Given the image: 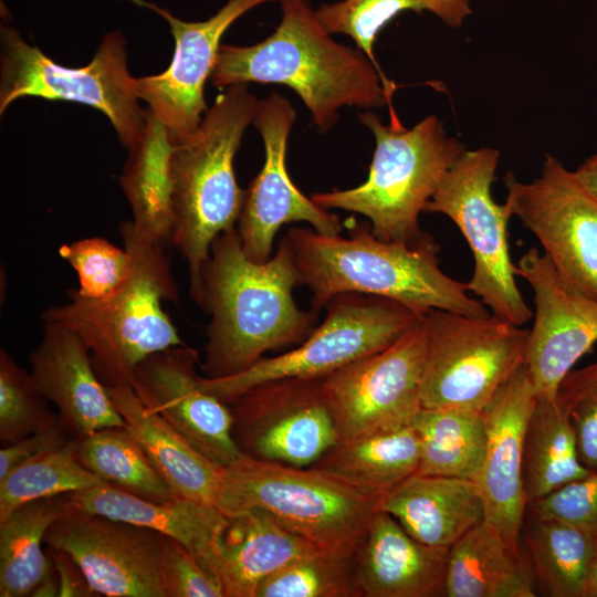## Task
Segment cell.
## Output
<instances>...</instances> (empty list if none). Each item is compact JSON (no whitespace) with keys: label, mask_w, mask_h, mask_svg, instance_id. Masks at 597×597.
<instances>
[{"label":"cell","mask_w":597,"mask_h":597,"mask_svg":"<svg viewBox=\"0 0 597 597\" xmlns=\"http://www.w3.org/2000/svg\"><path fill=\"white\" fill-rule=\"evenodd\" d=\"M423 324L422 407L481 412L524 363L528 329L493 314L430 310Z\"/></svg>","instance_id":"10"},{"label":"cell","mask_w":597,"mask_h":597,"mask_svg":"<svg viewBox=\"0 0 597 597\" xmlns=\"http://www.w3.org/2000/svg\"><path fill=\"white\" fill-rule=\"evenodd\" d=\"M532 513L555 517L597 533V470L528 503Z\"/></svg>","instance_id":"42"},{"label":"cell","mask_w":597,"mask_h":597,"mask_svg":"<svg viewBox=\"0 0 597 597\" xmlns=\"http://www.w3.org/2000/svg\"><path fill=\"white\" fill-rule=\"evenodd\" d=\"M228 515L260 509L318 547L358 546L383 500L313 468L242 454L226 467Z\"/></svg>","instance_id":"7"},{"label":"cell","mask_w":597,"mask_h":597,"mask_svg":"<svg viewBox=\"0 0 597 597\" xmlns=\"http://www.w3.org/2000/svg\"><path fill=\"white\" fill-rule=\"evenodd\" d=\"M70 432L61 422L52 428L38 431L0 450V479L18 465L51 451L70 438Z\"/></svg>","instance_id":"43"},{"label":"cell","mask_w":597,"mask_h":597,"mask_svg":"<svg viewBox=\"0 0 597 597\" xmlns=\"http://www.w3.org/2000/svg\"><path fill=\"white\" fill-rule=\"evenodd\" d=\"M358 546L318 547L268 577L255 597H357Z\"/></svg>","instance_id":"36"},{"label":"cell","mask_w":597,"mask_h":597,"mask_svg":"<svg viewBox=\"0 0 597 597\" xmlns=\"http://www.w3.org/2000/svg\"><path fill=\"white\" fill-rule=\"evenodd\" d=\"M556 402L574 430L582 463L597 470V362L572 369L558 387Z\"/></svg>","instance_id":"40"},{"label":"cell","mask_w":597,"mask_h":597,"mask_svg":"<svg viewBox=\"0 0 597 597\" xmlns=\"http://www.w3.org/2000/svg\"><path fill=\"white\" fill-rule=\"evenodd\" d=\"M258 102L247 83L226 87L197 130L175 144L171 244L187 262L189 292L198 304L211 244L235 228L242 211L245 190L237 182L233 159Z\"/></svg>","instance_id":"5"},{"label":"cell","mask_w":597,"mask_h":597,"mask_svg":"<svg viewBox=\"0 0 597 597\" xmlns=\"http://www.w3.org/2000/svg\"><path fill=\"white\" fill-rule=\"evenodd\" d=\"M30 365L36 388L76 437L126 426L94 370L87 347L73 332L44 325L39 345L30 353Z\"/></svg>","instance_id":"21"},{"label":"cell","mask_w":597,"mask_h":597,"mask_svg":"<svg viewBox=\"0 0 597 597\" xmlns=\"http://www.w3.org/2000/svg\"><path fill=\"white\" fill-rule=\"evenodd\" d=\"M282 19L250 46L220 45L210 76L219 88L250 82L283 84L301 97L321 132L345 105L379 107L391 88L360 50L335 42L305 0H281Z\"/></svg>","instance_id":"3"},{"label":"cell","mask_w":597,"mask_h":597,"mask_svg":"<svg viewBox=\"0 0 597 597\" xmlns=\"http://www.w3.org/2000/svg\"><path fill=\"white\" fill-rule=\"evenodd\" d=\"M119 232L133 259L125 283L102 298H86L71 289L67 303L41 315L44 325L64 327L82 339L106 387L132 386L145 358L186 345L161 305L179 298L165 244L145 238L132 221L123 222Z\"/></svg>","instance_id":"4"},{"label":"cell","mask_w":597,"mask_h":597,"mask_svg":"<svg viewBox=\"0 0 597 597\" xmlns=\"http://www.w3.org/2000/svg\"><path fill=\"white\" fill-rule=\"evenodd\" d=\"M405 10L421 12L426 7L421 0H343L322 4L315 15L329 34L349 35L377 66L374 55L376 35Z\"/></svg>","instance_id":"39"},{"label":"cell","mask_w":597,"mask_h":597,"mask_svg":"<svg viewBox=\"0 0 597 597\" xmlns=\"http://www.w3.org/2000/svg\"><path fill=\"white\" fill-rule=\"evenodd\" d=\"M161 15L175 39V53L168 69L157 75L134 77L139 100L167 128L175 144L197 130L208 109L203 98L227 29L250 9L270 0H230L206 21L188 22L145 0H133Z\"/></svg>","instance_id":"18"},{"label":"cell","mask_w":597,"mask_h":597,"mask_svg":"<svg viewBox=\"0 0 597 597\" xmlns=\"http://www.w3.org/2000/svg\"><path fill=\"white\" fill-rule=\"evenodd\" d=\"M429 10L444 24L459 28L464 19L471 13L469 0H421Z\"/></svg>","instance_id":"45"},{"label":"cell","mask_w":597,"mask_h":597,"mask_svg":"<svg viewBox=\"0 0 597 597\" xmlns=\"http://www.w3.org/2000/svg\"><path fill=\"white\" fill-rule=\"evenodd\" d=\"M0 40V114L27 96L75 102L104 113L128 150L142 140L147 111L139 105L121 32H108L81 67L55 63L13 28L2 25Z\"/></svg>","instance_id":"8"},{"label":"cell","mask_w":597,"mask_h":597,"mask_svg":"<svg viewBox=\"0 0 597 597\" xmlns=\"http://www.w3.org/2000/svg\"><path fill=\"white\" fill-rule=\"evenodd\" d=\"M48 553L53 561L59 580V597H88L95 596L80 566L62 549L48 547Z\"/></svg>","instance_id":"44"},{"label":"cell","mask_w":597,"mask_h":597,"mask_svg":"<svg viewBox=\"0 0 597 597\" xmlns=\"http://www.w3.org/2000/svg\"><path fill=\"white\" fill-rule=\"evenodd\" d=\"M585 597H597V546L589 567Z\"/></svg>","instance_id":"48"},{"label":"cell","mask_w":597,"mask_h":597,"mask_svg":"<svg viewBox=\"0 0 597 597\" xmlns=\"http://www.w3.org/2000/svg\"><path fill=\"white\" fill-rule=\"evenodd\" d=\"M242 454L306 468L338 441L323 377H286L259 384L228 404Z\"/></svg>","instance_id":"13"},{"label":"cell","mask_w":597,"mask_h":597,"mask_svg":"<svg viewBox=\"0 0 597 597\" xmlns=\"http://www.w3.org/2000/svg\"><path fill=\"white\" fill-rule=\"evenodd\" d=\"M380 511L390 514L417 541L450 548L485 520L475 481L415 473L391 491Z\"/></svg>","instance_id":"25"},{"label":"cell","mask_w":597,"mask_h":597,"mask_svg":"<svg viewBox=\"0 0 597 597\" xmlns=\"http://www.w3.org/2000/svg\"><path fill=\"white\" fill-rule=\"evenodd\" d=\"M175 143L167 128L147 109L142 140L129 150L119 178L133 211V224L145 238L171 243L172 180Z\"/></svg>","instance_id":"29"},{"label":"cell","mask_w":597,"mask_h":597,"mask_svg":"<svg viewBox=\"0 0 597 597\" xmlns=\"http://www.w3.org/2000/svg\"><path fill=\"white\" fill-rule=\"evenodd\" d=\"M31 374L20 368L8 352L0 350V440L9 444L60 422Z\"/></svg>","instance_id":"37"},{"label":"cell","mask_w":597,"mask_h":597,"mask_svg":"<svg viewBox=\"0 0 597 597\" xmlns=\"http://www.w3.org/2000/svg\"><path fill=\"white\" fill-rule=\"evenodd\" d=\"M60 594L57 576L54 570L46 576L32 593V597H56Z\"/></svg>","instance_id":"47"},{"label":"cell","mask_w":597,"mask_h":597,"mask_svg":"<svg viewBox=\"0 0 597 597\" xmlns=\"http://www.w3.org/2000/svg\"><path fill=\"white\" fill-rule=\"evenodd\" d=\"M72 509L66 494L15 507L0 520V596H31L54 570L42 542L50 526Z\"/></svg>","instance_id":"31"},{"label":"cell","mask_w":597,"mask_h":597,"mask_svg":"<svg viewBox=\"0 0 597 597\" xmlns=\"http://www.w3.org/2000/svg\"><path fill=\"white\" fill-rule=\"evenodd\" d=\"M423 317L388 347L323 377L339 441L412 426L422 408Z\"/></svg>","instance_id":"14"},{"label":"cell","mask_w":597,"mask_h":597,"mask_svg":"<svg viewBox=\"0 0 597 597\" xmlns=\"http://www.w3.org/2000/svg\"><path fill=\"white\" fill-rule=\"evenodd\" d=\"M503 184L512 217L535 235L558 274L597 300V198L549 154L540 177L524 182L507 171Z\"/></svg>","instance_id":"12"},{"label":"cell","mask_w":597,"mask_h":597,"mask_svg":"<svg viewBox=\"0 0 597 597\" xmlns=\"http://www.w3.org/2000/svg\"><path fill=\"white\" fill-rule=\"evenodd\" d=\"M284 238L316 313L338 294L362 293L392 300L420 316L430 310L491 314L469 295L467 283L441 270L440 248L428 233L412 243L385 241L373 233L370 223L362 222L352 227L348 238L308 228H292Z\"/></svg>","instance_id":"2"},{"label":"cell","mask_w":597,"mask_h":597,"mask_svg":"<svg viewBox=\"0 0 597 597\" xmlns=\"http://www.w3.org/2000/svg\"><path fill=\"white\" fill-rule=\"evenodd\" d=\"M165 537L72 507L50 526L44 543L73 558L95 595L167 597L161 574Z\"/></svg>","instance_id":"15"},{"label":"cell","mask_w":597,"mask_h":597,"mask_svg":"<svg viewBox=\"0 0 597 597\" xmlns=\"http://www.w3.org/2000/svg\"><path fill=\"white\" fill-rule=\"evenodd\" d=\"M412 427L420 443L418 474L454 476L476 482L486 441L481 412L422 407Z\"/></svg>","instance_id":"33"},{"label":"cell","mask_w":597,"mask_h":597,"mask_svg":"<svg viewBox=\"0 0 597 597\" xmlns=\"http://www.w3.org/2000/svg\"><path fill=\"white\" fill-rule=\"evenodd\" d=\"M161 574L167 597H224L223 587L201 557L165 537Z\"/></svg>","instance_id":"41"},{"label":"cell","mask_w":597,"mask_h":597,"mask_svg":"<svg viewBox=\"0 0 597 597\" xmlns=\"http://www.w3.org/2000/svg\"><path fill=\"white\" fill-rule=\"evenodd\" d=\"M101 482L105 481L80 462L75 436L0 479V520L27 502L85 490Z\"/></svg>","instance_id":"35"},{"label":"cell","mask_w":597,"mask_h":597,"mask_svg":"<svg viewBox=\"0 0 597 597\" xmlns=\"http://www.w3.org/2000/svg\"><path fill=\"white\" fill-rule=\"evenodd\" d=\"M359 119L376 142L367 180L352 189L315 192L311 199L325 209L367 217L381 240L416 242L426 233L419 226L420 212L465 147L448 136L434 115L412 128L404 127L392 109L389 125L371 112L359 114Z\"/></svg>","instance_id":"6"},{"label":"cell","mask_w":597,"mask_h":597,"mask_svg":"<svg viewBox=\"0 0 597 597\" xmlns=\"http://www.w3.org/2000/svg\"><path fill=\"white\" fill-rule=\"evenodd\" d=\"M582 184L597 198V154L586 159L576 170Z\"/></svg>","instance_id":"46"},{"label":"cell","mask_w":597,"mask_h":597,"mask_svg":"<svg viewBox=\"0 0 597 597\" xmlns=\"http://www.w3.org/2000/svg\"><path fill=\"white\" fill-rule=\"evenodd\" d=\"M500 153L493 147L464 150L440 181L425 211L447 216L458 227L473 258V272L467 282L491 314L523 326L533 312L516 284L507 223L512 218L506 203L491 195Z\"/></svg>","instance_id":"9"},{"label":"cell","mask_w":597,"mask_h":597,"mask_svg":"<svg viewBox=\"0 0 597 597\" xmlns=\"http://www.w3.org/2000/svg\"><path fill=\"white\" fill-rule=\"evenodd\" d=\"M107 389L126 427L174 494L214 506L228 515L226 467L206 457L147 409L132 386Z\"/></svg>","instance_id":"24"},{"label":"cell","mask_w":597,"mask_h":597,"mask_svg":"<svg viewBox=\"0 0 597 597\" xmlns=\"http://www.w3.org/2000/svg\"><path fill=\"white\" fill-rule=\"evenodd\" d=\"M78 277L76 292L86 298H102L117 291L133 269L130 253L103 238H85L59 249Z\"/></svg>","instance_id":"38"},{"label":"cell","mask_w":597,"mask_h":597,"mask_svg":"<svg viewBox=\"0 0 597 597\" xmlns=\"http://www.w3.org/2000/svg\"><path fill=\"white\" fill-rule=\"evenodd\" d=\"M523 528L526 553L542 595L585 597L597 533L528 510Z\"/></svg>","instance_id":"30"},{"label":"cell","mask_w":597,"mask_h":597,"mask_svg":"<svg viewBox=\"0 0 597 597\" xmlns=\"http://www.w3.org/2000/svg\"><path fill=\"white\" fill-rule=\"evenodd\" d=\"M316 548L269 513L247 509L227 515L202 559L219 578L224 597H255L262 582Z\"/></svg>","instance_id":"23"},{"label":"cell","mask_w":597,"mask_h":597,"mask_svg":"<svg viewBox=\"0 0 597 597\" xmlns=\"http://www.w3.org/2000/svg\"><path fill=\"white\" fill-rule=\"evenodd\" d=\"M420 443L412 426L338 441L311 467L384 500L417 473Z\"/></svg>","instance_id":"28"},{"label":"cell","mask_w":597,"mask_h":597,"mask_svg":"<svg viewBox=\"0 0 597 597\" xmlns=\"http://www.w3.org/2000/svg\"><path fill=\"white\" fill-rule=\"evenodd\" d=\"M443 596L535 597L536 580L528 556L484 520L449 548Z\"/></svg>","instance_id":"27"},{"label":"cell","mask_w":597,"mask_h":597,"mask_svg":"<svg viewBox=\"0 0 597 597\" xmlns=\"http://www.w3.org/2000/svg\"><path fill=\"white\" fill-rule=\"evenodd\" d=\"M295 118L291 103L276 92L258 102L253 124L264 143L265 161L245 190L237 228L242 250L253 262L272 256L275 234L285 223L304 221L325 235L343 230L337 214L305 197L290 178L285 154Z\"/></svg>","instance_id":"16"},{"label":"cell","mask_w":597,"mask_h":597,"mask_svg":"<svg viewBox=\"0 0 597 597\" xmlns=\"http://www.w3.org/2000/svg\"><path fill=\"white\" fill-rule=\"evenodd\" d=\"M515 265L516 275L531 286L535 305L524 365L536 396L555 400L564 377L597 345V300L565 282L535 247Z\"/></svg>","instance_id":"17"},{"label":"cell","mask_w":597,"mask_h":597,"mask_svg":"<svg viewBox=\"0 0 597 597\" xmlns=\"http://www.w3.org/2000/svg\"><path fill=\"white\" fill-rule=\"evenodd\" d=\"M200 307L210 315L202 369L208 378L239 374L269 350L301 344L317 313L300 310L292 250L283 237L265 262L243 252L237 228L219 234L203 270Z\"/></svg>","instance_id":"1"},{"label":"cell","mask_w":597,"mask_h":597,"mask_svg":"<svg viewBox=\"0 0 597 597\" xmlns=\"http://www.w3.org/2000/svg\"><path fill=\"white\" fill-rule=\"evenodd\" d=\"M590 472L579 459L574 430L556 399L536 396L523 453V482L528 503Z\"/></svg>","instance_id":"32"},{"label":"cell","mask_w":597,"mask_h":597,"mask_svg":"<svg viewBox=\"0 0 597 597\" xmlns=\"http://www.w3.org/2000/svg\"><path fill=\"white\" fill-rule=\"evenodd\" d=\"M73 509L155 531L203 558L227 515L214 506L175 496L154 501L107 482L67 493Z\"/></svg>","instance_id":"26"},{"label":"cell","mask_w":597,"mask_h":597,"mask_svg":"<svg viewBox=\"0 0 597 597\" xmlns=\"http://www.w3.org/2000/svg\"><path fill=\"white\" fill-rule=\"evenodd\" d=\"M448 552L417 541L379 511L356 552L357 597L443 596Z\"/></svg>","instance_id":"22"},{"label":"cell","mask_w":597,"mask_h":597,"mask_svg":"<svg viewBox=\"0 0 597 597\" xmlns=\"http://www.w3.org/2000/svg\"><path fill=\"white\" fill-rule=\"evenodd\" d=\"M199 352L188 345L145 358L132 388L144 406L216 463L228 467L241 455L232 434L229 406L200 386Z\"/></svg>","instance_id":"19"},{"label":"cell","mask_w":597,"mask_h":597,"mask_svg":"<svg viewBox=\"0 0 597 597\" xmlns=\"http://www.w3.org/2000/svg\"><path fill=\"white\" fill-rule=\"evenodd\" d=\"M324 307V321L297 347L274 357H262L235 375L200 377V386L228 405L269 380L325 377L388 347L423 317L392 300L362 293L338 294Z\"/></svg>","instance_id":"11"},{"label":"cell","mask_w":597,"mask_h":597,"mask_svg":"<svg viewBox=\"0 0 597 597\" xmlns=\"http://www.w3.org/2000/svg\"><path fill=\"white\" fill-rule=\"evenodd\" d=\"M535 400L536 392L523 363L481 410L486 441L476 483L484 503L485 521L516 549L521 548L528 506L523 482V453Z\"/></svg>","instance_id":"20"},{"label":"cell","mask_w":597,"mask_h":597,"mask_svg":"<svg viewBox=\"0 0 597 597\" xmlns=\"http://www.w3.org/2000/svg\"><path fill=\"white\" fill-rule=\"evenodd\" d=\"M76 453L80 462L101 480L137 496L154 501L177 496L126 426L77 436Z\"/></svg>","instance_id":"34"}]
</instances>
